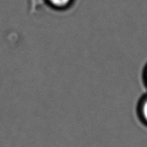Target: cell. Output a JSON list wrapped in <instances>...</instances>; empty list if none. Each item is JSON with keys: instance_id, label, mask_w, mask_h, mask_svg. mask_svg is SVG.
Segmentation results:
<instances>
[{"instance_id": "obj_1", "label": "cell", "mask_w": 147, "mask_h": 147, "mask_svg": "<svg viewBox=\"0 0 147 147\" xmlns=\"http://www.w3.org/2000/svg\"><path fill=\"white\" fill-rule=\"evenodd\" d=\"M136 112L139 121L147 127V93L139 99Z\"/></svg>"}, {"instance_id": "obj_2", "label": "cell", "mask_w": 147, "mask_h": 147, "mask_svg": "<svg viewBox=\"0 0 147 147\" xmlns=\"http://www.w3.org/2000/svg\"><path fill=\"white\" fill-rule=\"evenodd\" d=\"M47 5L53 9L63 11L68 9L73 4L74 0H45Z\"/></svg>"}, {"instance_id": "obj_3", "label": "cell", "mask_w": 147, "mask_h": 147, "mask_svg": "<svg viewBox=\"0 0 147 147\" xmlns=\"http://www.w3.org/2000/svg\"><path fill=\"white\" fill-rule=\"evenodd\" d=\"M142 78H143V82L145 87L147 88V63L145 65L143 70V73H142Z\"/></svg>"}]
</instances>
